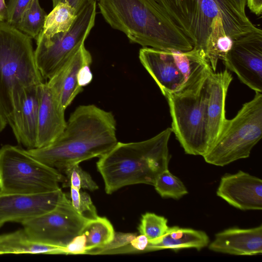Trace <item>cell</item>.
I'll return each mask as SVG.
<instances>
[{
  "label": "cell",
  "mask_w": 262,
  "mask_h": 262,
  "mask_svg": "<svg viewBox=\"0 0 262 262\" xmlns=\"http://www.w3.org/2000/svg\"><path fill=\"white\" fill-rule=\"evenodd\" d=\"M113 114L94 104L78 106L66 126L51 144L27 149L35 158L61 173L70 167L100 157L118 142Z\"/></svg>",
  "instance_id": "cell-1"
},
{
  "label": "cell",
  "mask_w": 262,
  "mask_h": 262,
  "mask_svg": "<svg viewBox=\"0 0 262 262\" xmlns=\"http://www.w3.org/2000/svg\"><path fill=\"white\" fill-rule=\"evenodd\" d=\"M105 21L129 42L162 50L190 51L191 40L157 0H95Z\"/></svg>",
  "instance_id": "cell-2"
},
{
  "label": "cell",
  "mask_w": 262,
  "mask_h": 262,
  "mask_svg": "<svg viewBox=\"0 0 262 262\" xmlns=\"http://www.w3.org/2000/svg\"><path fill=\"white\" fill-rule=\"evenodd\" d=\"M172 133L168 127L147 140L117 143L99 157L96 165L105 191L111 194L127 185H154L160 173L168 169V142Z\"/></svg>",
  "instance_id": "cell-3"
},
{
  "label": "cell",
  "mask_w": 262,
  "mask_h": 262,
  "mask_svg": "<svg viewBox=\"0 0 262 262\" xmlns=\"http://www.w3.org/2000/svg\"><path fill=\"white\" fill-rule=\"evenodd\" d=\"M206 58L208 39L218 17L233 40L260 29L229 0H157Z\"/></svg>",
  "instance_id": "cell-4"
},
{
  "label": "cell",
  "mask_w": 262,
  "mask_h": 262,
  "mask_svg": "<svg viewBox=\"0 0 262 262\" xmlns=\"http://www.w3.org/2000/svg\"><path fill=\"white\" fill-rule=\"evenodd\" d=\"M31 39L6 21L0 22V114L7 123L21 91L43 82Z\"/></svg>",
  "instance_id": "cell-5"
},
{
  "label": "cell",
  "mask_w": 262,
  "mask_h": 262,
  "mask_svg": "<svg viewBox=\"0 0 262 262\" xmlns=\"http://www.w3.org/2000/svg\"><path fill=\"white\" fill-rule=\"evenodd\" d=\"M211 71L209 64L183 88L165 96L172 133L187 154L203 156L209 149L206 108L207 81Z\"/></svg>",
  "instance_id": "cell-6"
},
{
  "label": "cell",
  "mask_w": 262,
  "mask_h": 262,
  "mask_svg": "<svg viewBox=\"0 0 262 262\" xmlns=\"http://www.w3.org/2000/svg\"><path fill=\"white\" fill-rule=\"evenodd\" d=\"M232 119H227L218 138L203 156L206 162L224 166L249 157L262 137V94L255 92Z\"/></svg>",
  "instance_id": "cell-7"
},
{
  "label": "cell",
  "mask_w": 262,
  "mask_h": 262,
  "mask_svg": "<svg viewBox=\"0 0 262 262\" xmlns=\"http://www.w3.org/2000/svg\"><path fill=\"white\" fill-rule=\"evenodd\" d=\"M66 180L58 170L41 162L27 149L6 144L0 148V192L36 193L60 189Z\"/></svg>",
  "instance_id": "cell-8"
},
{
  "label": "cell",
  "mask_w": 262,
  "mask_h": 262,
  "mask_svg": "<svg viewBox=\"0 0 262 262\" xmlns=\"http://www.w3.org/2000/svg\"><path fill=\"white\" fill-rule=\"evenodd\" d=\"M139 58L164 96L183 88L209 64L202 53L193 48L182 52L143 47Z\"/></svg>",
  "instance_id": "cell-9"
},
{
  "label": "cell",
  "mask_w": 262,
  "mask_h": 262,
  "mask_svg": "<svg viewBox=\"0 0 262 262\" xmlns=\"http://www.w3.org/2000/svg\"><path fill=\"white\" fill-rule=\"evenodd\" d=\"M97 3L88 0L77 13L70 29L50 38L40 33L36 40L34 57L43 79H49L63 65L79 47L84 43L94 27Z\"/></svg>",
  "instance_id": "cell-10"
},
{
  "label": "cell",
  "mask_w": 262,
  "mask_h": 262,
  "mask_svg": "<svg viewBox=\"0 0 262 262\" xmlns=\"http://www.w3.org/2000/svg\"><path fill=\"white\" fill-rule=\"evenodd\" d=\"M88 220L73 208L65 194L53 210L21 223L30 236L39 242L64 248L81 234Z\"/></svg>",
  "instance_id": "cell-11"
},
{
  "label": "cell",
  "mask_w": 262,
  "mask_h": 262,
  "mask_svg": "<svg viewBox=\"0 0 262 262\" xmlns=\"http://www.w3.org/2000/svg\"><path fill=\"white\" fill-rule=\"evenodd\" d=\"M223 63L249 88L262 92V31L248 33L233 40Z\"/></svg>",
  "instance_id": "cell-12"
},
{
  "label": "cell",
  "mask_w": 262,
  "mask_h": 262,
  "mask_svg": "<svg viewBox=\"0 0 262 262\" xmlns=\"http://www.w3.org/2000/svg\"><path fill=\"white\" fill-rule=\"evenodd\" d=\"M64 195L60 188L36 193L0 192V228L8 222L21 224L53 210Z\"/></svg>",
  "instance_id": "cell-13"
},
{
  "label": "cell",
  "mask_w": 262,
  "mask_h": 262,
  "mask_svg": "<svg viewBox=\"0 0 262 262\" xmlns=\"http://www.w3.org/2000/svg\"><path fill=\"white\" fill-rule=\"evenodd\" d=\"M216 194L241 210L262 209V180L241 170L223 176Z\"/></svg>",
  "instance_id": "cell-14"
},
{
  "label": "cell",
  "mask_w": 262,
  "mask_h": 262,
  "mask_svg": "<svg viewBox=\"0 0 262 262\" xmlns=\"http://www.w3.org/2000/svg\"><path fill=\"white\" fill-rule=\"evenodd\" d=\"M38 85L21 90L8 123L18 143L27 149L36 148L39 106Z\"/></svg>",
  "instance_id": "cell-15"
},
{
  "label": "cell",
  "mask_w": 262,
  "mask_h": 262,
  "mask_svg": "<svg viewBox=\"0 0 262 262\" xmlns=\"http://www.w3.org/2000/svg\"><path fill=\"white\" fill-rule=\"evenodd\" d=\"M39 100L36 148L54 142L64 130L67 121L65 109L48 85L42 82L37 87Z\"/></svg>",
  "instance_id": "cell-16"
},
{
  "label": "cell",
  "mask_w": 262,
  "mask_h": 262,
  "mask_svg": "<svg viewBox=\"0 0 262 262\" xmlns=\"http://www.w3.org/2000/svg\"><path fill=\"white\" fill-rule=\"evenodd\" d=\"M92 62V55L83 43L47 82L65 110L83 91L79 74L83 67Z\"/></svg>",
  "instance_id": "cell-17"
},
{
  "label": "cell",
  "mask_w": 262,
  "mask_h": 262,
  "mask_svg": "<svg viewBox=\"0 0 262 262\" xmlns=\"http://www.w3.org/2000/svg\"><path fill=\"white\" fill-rule=\"evenodd\" d=\"M232 79L227 69L219 72L211 71L208 76L206 119L209 149L218 138L227 120L226 98Z\"/></svg>",
  "instance_id": "cell-18"
},
{
  "label": "cell",
  "mask_w": 262,
  "mask_h": 262,
  "mask_svg": "<svg viewBox=\"0 0 262 262\" xmlns=\"http://www.w3.org/2000/svg\"><path fill=\"white\" fill-rule=\"evenodd\" d=\"M213 251L237 255L262 253V226L249 228H232L215 234L208 247Z\"/></svg>",
  "instance_id": "cell-19"
},
{
  "label": "cell",
  "mask_w": 262,
  "mask_h": 262,
  "mask_svg": "<svg viewBox=\"0 0 262 262\" xmlns=\"http://www.w3.org/2000/svg\"><path fill=\"white\" fill-rule=\"evenodd\" d=\"M209 243V238L203 231L173 226L169 227L166 233L159 238L149 241L146 251H178L186 248L200 250Z\"/></svg>",
  "instance_id": "cell-20"
},
{
  "label": "cell",
  "mask_w": 262,
  "mask_h": 262,
  "mask_svg": "<svg viewBox=\"0 0 262 262\" xmlns=\"http://www.w3.org/2000/svg\"><path fill=\"white\" fill-rule=\"evenodd\" d=\"M19 254H65L64 248L35 241L23 229L0 235V255Z\"/></svg>",
  "instance_id": "cell-21"
},
{
  "label": "cell",
  "mask_w": 262,
  "mask_h": 262,
  "mask_svg": "<svg viewBox=\"0 0 262 262\" xmlns=\"http://www.w3.org/2000/svg\"><path fill=\"white\" fill-rule=\"evenodd\" d=\"M77 16L72 6L67 1L58 3L47 15L40 34L50 38L54 35L68 31Z\"/></svg>",
  "instance_id": "cell-22"
},
{
  "label": "cell",
  "mask_w": 262,
  "mask_h": 262,
  "mask_svg": "<svg viewBox=\"0 0 262 262\" xmlns=\"http://www.w3.org/2000/svg\"><path fill=\"white\" fill-rule=\"evenodd\" d=\"M233 40L226 33L223 20L218 17L208 39L206 58L213 72L216 71L219 60L223 61L231 49Z\"/></svg>",
  "instance_id": "cell-23"
},
{
  "label": "cell",
  "mask_w": 262,
  "mask_h": 262,
  "mask_svg": "<svg viewBox=\"0 0 262 262\" xmlns=\"http://www.w3.org/2000/svg\"><path fill=\"white\" fill-rule=\"evenodd\" d=\"M115 232L110 222L105 217L98 216L85 223L81 234L86 238L88 252L102 248L112 241Z\"/></svg>",
  "instance_id": "cell-24"
},
{
  "label": "cell",
  "mask_w": 262,
  "mask_h": 262,
  "mask_svg": "<svg viewBox=\"0 0 262 262\" xmlns=\"http://www.w3.org/2000/svg\"><path fill=\"white\" fill-rule=\"evenodd\" d=\"M47 14L39 0H32L23 13L16 28L35 40L43 29Z\"/></svg>",
  "instance_id": "cell-25"
},
{
  "label": "cell",
  "mask_w": 262,
  "mask_h": 262,
  "mask_svg": "<svg viewBox=\"0 0 262 262\" xmlns=\"http://www.w3.org/2000/svg\"><path fill=\"white\" fill-rule=\"evenodd\" d=\"M154 186L162 198L179 199L188 193L183 182L168 169L159 174Z\"/></svg>",
  "instance_id": "cell-26"
},
{
  "label": "cell",
  "mask_w": 262,
  "mask_h": 262,
  "mask_svg": "<svg viewBox=\"0 0 262 262\" xmlns=\"http://www.w3.org/2000/svg\"><path fill=\"white\" fill-rule=\"evenodd\" d=\"M169 228L167 220L154 213L147 212L142 215L138 230L149 241L156 240L164 235Z\"/></svg>",
  "instance_id": "cell-27"
},
{
  "label": "cell",
  "mask_w": 262,
  "mask_h": 262,
  "mask_svg": "<svg viewBox=\"0 0 262 262\" xmlns=\"http://www.w3.org/2000/svg\"><path fill=\"white\" fill-rule=\"evenodd\" d=\"M63 173L66 178V181L62 183L63 187H72L79 190L84 188L90 191H94L98 188L91 176L84 171L79 164L67 169Z\"/></svg>",
  "instance_id": "cell-28"
},
{
  "label": "cell",
  "mask_w": 262,
  "mask_h": 262,
  "mask_svg": "<svg viewBox=\"0 0 262 262\" xmlns=\"http://www.w3.org/2000/svg\"><path fill=\"white\" fill-rule=\"evenodd\" d=\"M70 188L71 201L75 210L88 220L97 218L98 216L96 208L90 195L74 187Z\"/></svg>",
  "instance_id": "cell-29"
},
{
  "label": "cell",
  "mask_w": 262,
  "mask_h": 262,
  "mask_svg": "<svg viewBox=\"0 0 262 262\" xmlns=\"http://www.w3.org/2000/svg\"><path fill=\"white\" fill-rule=\"evenodd\" d=\"M32 0H9L6 22L16 27L23 13Z\"/></svg>",
  "instance_id": "cell-30"
},
{
  "label": "cell",
  "mask_w": 262,
  "mask_h": 262,
  "mask_svg": "<svg viewBox=\"0 0 262 262\" xmlns=\"http://www.w3.org/2000/svg\"><path fill=\"white\" fill-rule=\"evenodd\" d=\"M135 236V234L131 233H115L113 239L109 244L102 248L92 250L88 253H100L108 250L120 248L130 243Z\"/></svg>",
  "instance_id": "cell-31"
},
{
  "label": "cell",
  "mask_w": 262,
  "mask_h": 262,
  "mask_svg": "<svg viewBox=\"0 0 262 262\" xmlns=\"http://www.w3.org/2000/svg\"><path fill=\"white\" fill-rule=\"evenodd\" d=\"M86 251V238L83 234L75 237L64 247L65 254H85Z\"/></svg>",
  "instance_id": "cell-32"
},
{
  "label": "cell",
  "mask_w": 262,
  "mask_h": 262,
  "mask_svg": "<svg viewBox=\"0 0 262 262\" xmlns=\"http://www.w3.org/2000/svg\"><path fill=\"white\" fill-rule=\"evenodd\" d=\"M93 75L90 70V66H86L83 67L80 70L78 82L79 85L83 88L89 84L92 80Z\"/></svg>",
  "instance_id": "cell-33"
},
{
  "label": "cell",
  "mask_w": 262,
  "mask_h": 262,
  "mask_svg": "<svg viewBox=\"0 0 262 262\" xmlns=\"http://www.w3.org/2000/svg\"><path fill=\"white\" fill-rule=\"evenodd\" d=\"M148 243V239L143 234L136 236L130 242L132 247L138 251L146 250Z\"/></svg>",
  "instance_id": "cell-34"
},
{
  "label": "cell",
  "mask_w": 262,
  "mask_h": 262,
  "mask_svg": "<svg viewBox=\"0 0 262 262\" xmlns=\"http://www.w3.org/2000/svg\"><path fill=\"white\" fill-rule=\"evenodd\" d=\"M246 2L252 12L258 16L261 14L262 0H246Z\"/></svg>",
  "instance_id": "cell-35"
},
{
  "label": "cell",
  "mask_w": 262,
  "mask_h": 262,
  "mask_svg": "<svg viewBox=\"0 0 262 262\" xmlns=\"http://www.w3.org/2000/svg\"><path fill=\"white\" fill-rule=\"evenodd\" d=\"M8 9L5 0H0V22L6 21L7 18Z\"/></svg>",
  "instance_id": "cell-36"
},
{
  "label": "cell",
  "mask_w": 262,
  "mask_h": 262,
  "mask_svg": "<svg viewBox=\"0 0 262 262\" xmlns=\"http://www.w3.org/2000/svg\"><path fill=\"white\" fill-rule=\"evenodd\" d=\"M231 3L244 15L245 13L246 0H229Z\"/></svg>",
  "instance_id": "cell-37"
},
{
  "label": "cell",
  "mask_w": 262,
  "mask_h": 262,
  "mask_svg": "<svg viewBox=\"0 0 262 262\" xmlns=\"http://www.w3.org/2000/svg\"><path fill=\"white\" fill-rule=\"evenodd\" d=\"M75 9L77 13L80 11L88 0H67Z\"/></svg>",
  "instance_id": "cell-38"
},
{
  "label": "cell",
  "mask_w": 262,
  "mask_h": 262,
  "mask_svg": "<svg viewBox=\"0 0 262 262\" xmlns=\"http://www.w3.org/2000/svg\"><path fill=\"white\" fill-rule=\"evenodd\" d=\"M7 124L6 120L0 114V133L5 129Z\"/></svg>",
  "instance_id": "cell-39"
},
{
  "label": "cell",
  "mask_w": 262,
  "mask_h": 262,
  "mask_svg": "<svg viewBox=\"0 0 262 262\" xmlns=\"http://www.w3.org/2000/svg\"><path fill=\"white\" fill-rule=\"evenodd\" d=\"M67 0H52L53 7H55L58 3L61 2H64Z\"/></svg>",
  "instance_id": "cell-40"
}]
</instances>
